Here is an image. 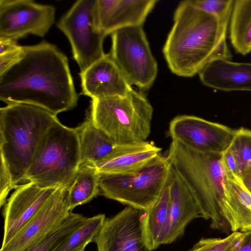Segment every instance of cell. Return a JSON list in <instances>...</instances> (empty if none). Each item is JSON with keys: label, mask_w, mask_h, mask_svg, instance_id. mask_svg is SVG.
Here are the masks:
<instances>
[{"label": "cell", "mask_w": 251, "mask_h": 251, "mask_svg": "<svg viewBox=\"0 0 251 251\" xmlns=\"http://www.w3.org/2000/svg\"><path fill=\"white\" fill-rule=\"evenodd\" d=\"M234 0H191L197 8L229 25Z\"/></svg>", "instance_id": "obj_29"}, {"label": "cell", "mask_w": 251, "mask_h": 251, "mask_svg": "<svg viewBox=\"0 0 251 251\" xmlns=\"http://www.w3.org/2000/svg\"><path fill=\"white\" fill-rule=\"evenodd\" d=\"M68 189L58 187L34 215L0 251H25L52 231L69 216Z\"/></svg>", "instance_id": "obj_12"}, {"label": "cell", "mask_w": 251, "mask_h": 251, "mask_svg": "<svg viewBox=\"0 0 251 251\" xmlns=\"http://www.w3.org/2000/svg\"><path fill=\"white\" fill-rule=\"evenodd\" d=\"M153 112L146 96L132 88L124 96L92 100L88 117L113 141L133 143L146 141Z\"/></svg>", "instance_id": "obj_6"}, {"label": "cell", "mask_w": 251, "mask_h": 251, "mask_svg": "<svg viewBox=\"0 0 251 251\" xmlns=\"http://www.w3.org/2000/svg\"><path fill=\"white\" fill-rule=\"evenodd\" d=\"M55 8L31 0H0V37L17 41L44 37L54 23Z\"/></svg>", "instance_id": "obj_10"}, {"label": "cell", "mask_w": 251, "mask_h": 251, "mask_svg": "<svg viewBox=\"0 0 251 251\" xmlns=\"http://www.w3.org/2000/svg\"><path fill=\"white\" fill-rule=\"evenodd\" d=\"M161 150V148L156 147L154 149L130 152L102 160L94 166L100 174L131 173L141 169L157 157Z\"/></svg>", "instance_id": "obj_24"}, {"label": "cell", "mask_w": 251, "mask_h": 251, "mask_svg": "<svg viewBox=\"0 0 251 251\" xmlns=\"http://www.w3.org/2000/svg\"><path fill=\"white\" fill-rule=\"evenodd\" d=\"M80 163V147L76 127L59 120L42 139L28 169L25 181L43 188L69 189Z\"/></svg>", "instance_id": "obj_5"}, {"label": "cell", "mask_w": 251, "mask_h": 251, "mask_svg": "<svg viewBox=\"0 0 251 251\" xmlns=\"http://www.w3.org/2000/svg\"><path fill=\"white\" fill-rule=\"evenodd\" d=\"M79 75L81 93L92 100L124 96L132 89L109 53Z\"/></svg>", "instance_id": "obj_17"}, {"label": "cell", "mask_w": 251, "mask_h": 251, "mask_svg": "<svg viewBox=\"0 0 251 251\" xmlns=\"http://www.w3.org/2000/svg\"><path fill=\"white\" fill-rule=\"evenodd\" d=\"M222 154L201 153L172 140L167 160L186 184L213 229L228 233L225 200L228 174Z\"/></svg>", "instance_id": "obj_3"}, {"label": "cell", "mask_w": 251, "mask_h": 251, "mask_svg": "<svg viewBox=\"0 0 251 251\" xmlns=\"http://www.w3.org/2000/svg\"><path fill=\"white\" fill-rule=\"evenodd\" d=\"M100 174L95 166H79L74 180L68 189L69 209L88 203L100 194Z\"/></svg>", "instance_id": "obj_23"}, {"label": "cell", "mask_w": 251, "mask_h": 251, "mask_svg": "<svg viewBox=\"0 0 251 251\" xmlns=\"http://www.w3.org/2000/svg\"><path fill=\"white\" fill-rule=\"evenodd\" d=\"M82 214L70 212L63 222L44 238L25 251H54L85 221Z\"/></svg>", "instance_id": "obj_25"}, {"label": "cell", "mask_w": 251, "mask_h": 251, "mask_svg": "<svg viewBox=\"0 0 251 251\" xmlns=\"http://www.w3.org/2000/svg\"><path fill=\"white\" fill-rule=\"evenodd\" d=\"M55 189L43 188L30 181L16 187L4 205L2 246L29 221Z\"/></svg>", "instance_id": "obj_14"}, {"label": "cell", "mask_w": 251, "mask_h": 251, "mask_svg": "<svg viewBox=\"0 0 251 251\" xmlns=\"http://www.w3.org/2000/svg\"><path fill=\"white\" fill-rule=\"evenodd\" d=\"M240 179L245 187L251 193V165L242 174Z\"/></svg>", "instance_id": "obj_35"}, {"label": "cell", "mask_w": 251, "mask_h": 251, "mask_svg": "<svg viewBox=\"0 0 251 251\" xmlns=\"http://www.w3.org/2000/svg\"><path fill=\"white\" fill-rule=\"evenodd\" d=\"M22 46L19 45L15 40L0 37V54L14 51L20 49Z\"/></svg>", "instance_id": "obj_33"}, {"label": "cell", "mask_w": 251, "mask_h": 251, "mask_svg": "<svg viewBox=\"0 0 251 251\" xmlns=\"http://www.w3.org/2000/svg\"><path fill=\"white\" fill-rule=\"evenodd\" d=\"M144 211L126 206L106 218L94 239L98 251H152L144 237L142 217Z\"/></svg>", "instance_id": "obj_13"}, {"label": "cell", "mask_w": 251, "mask_h": 251, "mask_svg": "<svg viewBox=\"0 0 251 251\" xmlns=\"http://www.w3.org/2000/svg\"><path fill=\"white\" fill-rule=\"evenodd\" d=\"M24 49L21 58L0 74V100L36 106L56 115L74 108L78 95L66 55L46 41Z\"/></svg>", "instance_id": "obj_1"}, {"label": "cell", "mask_w": 251, "mask_h": 251, "mask_svg": "<svg viewBox=\"0 0 251 251\" xmlns=\"http://www.w3.org/2000/svg\"><path fill=\"white\" fill-rule=\"evenodd\" d=\"M222 159L227 174L239 177L236 159L229 149L223 153Z\"/></svg>", "instance_id": "obj_32"}, {"label": "cell", "mask_w": 251, "mask_h": 251, "mask_svg": "<svg viewBox=\"0 0 251 251\" xmlns=\"http://www.w3.org/2000/svg\"><path fill=\"white\" fill-rule=\"evenodd\" d=\"M228 25L195 7L191 0L181 1L163 49L171 71L190 77L211 62L230 60L231 54L226 41Z\"/></svg>", "instance_id": "obj_2"}, {"label": "cell", "mask_w": 251, "mask_h": 251, "mask_svg": "<svg viewBox=\"0 0 251 251\" xmlns=\"http://www.w3.org/2000/svg\"><path fill=\"white\" fill-rule=\"evenodd\" d=\"M236 130L193 115H182L170 122L172 140L201 153H223L229 147Z\"/></svg>", "instance_id": "obj_11"}, {"label": "cell", "mask_w": 251, "mask_h": 251, "mask_svg": "<svg viewBox=\"0 0 251 251\" xmlns=\"http://www.w3.org/2000/svg\"><path fill=\"white\" fill-rule=\"evenodd\" d=\"M106 219L104 214L86 218L85 222L54 251H75L83 247H86L93 242Z\"/></svg>", "instance_id": "obj_26"}, {"label": "cell", "mask_w": 251, "mask_h": 251, "mask_svg": "<svg viewBox=\"0 0 251 251\" xmlns=\"http://www.w3.org/2000/svg\"><path fill=\"white\" fill-rule=\"evenodd\" d=\"M57 115L32 105L7 104L0 109V154L16 187L25 181L37 148Z\"/></svg>", "instance_id": "obj_4"}, {"label": "cell", "mask_w": 251, "mask_h": 251, "mask_svg": "<svg viewBox=\"0 0 251 251\" xmlns=\"http://www.w3.org/2000/svg\"><path fill=\"white\" fill-rule=\"evenodd\" d=\"M226 220L232 232L251 229V193L240 179L228 175L225 200Z\"/></svg>", "instance_id": "obj_20"}, {"label": "cell", "mask_w": 251, "mask_h": 251, "mask_svg": "<svg viewBox=\"0 0 251 251\" xmlns=\"http://www.w3.org/2000/svg\"><path fill=\"white\" fill-rule=\"evenodd\" d=\"M169 198V176L159 198L150 209L144 211L142 217L145 239L148 247L152 251L161 245L168 220Z\"/></svg>", "instance_id": "obj_21"}, {"label": "cell", "mask_w": 251, "mask_h": 251, "mask_svg": "<svg viewBox=\"0 0 251 251\" xmlns=\"http://www.w3.org/2000/svg\"><path fill=\"white\" fill-rule=\"evenodd\" d=\"M232 251H251V229L243 232L239 242Z\"/></svg>", "instance_id": "obj_34"}, {"label": "cell", "mask_w": 251, "mask_h": 251, "mask_svg": "<svg viewBox=\"0 0 251 251\" xmlns=\"http://www.w3.org/2000/svg\"><path fill=\"white\" fill-rule=\"evenodd\" d=\"M243 232H232L224 238H202L188 251H232L239 242Z\"/></svg>", "instance_id": "obj_28"}, {"label": "cell", "mask_w": 251, "mask_h": 251, "mask_svg": "<svg viewBox=\"0 0 251 251\" xmlns=\"http://www.w3.org/2000/svg\"><path fill=\"white\" fill-rule=\"evenodd\" d=\"M76 128L79 142V165L94 166L108 158L157 147L153 143L147 141L133 143L114 142L97 128L88 117Z\"/></svg>", "instance_id": "obj_15"}, {"label": "cell", "mask_w": 251, "mask_h": 251, "mask_svg": "<svg viewBox=\"0 0 251 251\" xmlns=\"http://www.w3.org/2000/svg\"><path fill=\"white\" fill-rule=\"evenodd\" d=\"M157 0H97L99 27L106 35L127 27L143 26Z\"/></svg>", "instance_id": "obj_18"}, {"label": "cell", "mask_w": 251, "mask_h": 251, "mask_svg": "<svg viewBox=\"0 0 251 251\" xmlns=\"http://www.w3.org/2000/svg\"><path fill=\"white\" fill-rule=\"evenodd\" d=\"M229 34L237 53L246 55L251 52V0L234 1Z\"/></svg>", "instance_id": "obj_22"}, {"label": "cell", "mask_w": 251, "mask_h": 251, "mask_svg": "<svg viewBox=\"0 0 251 251\" xmlns=\"http://www.w3.org/2000/svg\"><path fill=\"white\" fill-rule=\"evenodd\" d=\"M0 206L2 207L6 203L10 191L16 187L13 184L8 168L1 158H0Z\"/></svg>", "instance_id": "obj_30"}, {"label": "cell", "mask_w": 251, "mask_h": 251, "mask_svg": "<svg viewBox=\"0 0 251 251\" xmlns=\"http://www.w3.org/2000/svg\"><path fill=\"white\" fill-rule=\"evenodd\" d=\"M111 36L109 53L129 84L143 91L150 89L156 77L158 67L143 26L123 28Z\"/></svg>", "instance_id": "obj_9"}, {"label": "cell", "mask_w": 251, "mask_h": 251, "mask_svg": "<svg viewBox=\"0 0 251 251\" xmlns=\"http://www.w3.org/2000/svg\"><path fill=\"white\" fill-rule=\"evenodd\" d=\"M198 75L209 87L224 91H251V63L217 60L206 65Z\"/></svg>", "instance_id": "obj_19"}, {"label": "cell", "mask_w": 251, "mask_h": 251, "mask_svg": "<svg viewBox=\"0 0 251 251\" xmlns=\"http://www.w3.org/2000/svg\"><path fill=\"white\" fill-rule=\"evenodd\" d=\"M24 46L13 51L0 54V74L9 69L22 57L24 52Z\"/></svg>", "instance_id": "obj_31"}, {"label": "cell", "mask_w": 251, "mask_h": 251, "mask_svg": "<svg viewBox=\"0 0 251 251\" xmlns=\"http://www.w3.org/2000/svg\"><path fill=\"white\" fill-rule=\"evenodd\" d=\"M228 149L236 159L240 178L251 165V130L244 127L236 130Z\"/></svg>", "instance_id": "obj_27"}, {"label": "cell", "mask_w": 251, "mask_h": 251, "mask_svg": "<svg viewBox=\"0 0 251 251\" xmlns=\"http://www.w3.org/2000/svg\"><path fill=\"white\" fill-rule=\"evenodd\" d=\"M97 0H78L60 19L58 28L68 39L73 58L80 72L102 57L106 35L100 29Z\"/></svg>", "instance_id": "obj_8"}, {"label": "cell", "mask_w": 251, "mask_h": 251, "mask_svg": "<svg viewBox=\"0 0 251 251\" xmlns=\"http://www.w3.org/2000/svg\"><path fill=\"white\" fill-rule=\"evenodd\" d=\"M169 179L168 220L161 245L174 242L184 234L186 226L191 221L202 218L201 210L194 197L171 166Z\"/></svg>", "instance_id": "obj_16"}, {"label": "cell", "mask_w": 251, "mask_h": 251, "mask_svg": "<svg viewBox=\"0 0 251 251\" xmlns=\"http://www.w3.org/2000/svg\"><path fill=\"white\" fill-rule=\"evenodd\" d=\"M171 169L165 156L159 154L137 171L126 174H100V194L146 211L159 198Z\"/></svg>", "instance_id": "obj_7"}]
</instances>
